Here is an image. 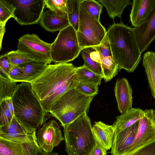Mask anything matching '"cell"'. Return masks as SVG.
<instances>
[{
	"mask_svg": "<svg viewBox=\"0 0 155 155\" xmlns=\"http://www.w3.org/2000/svg\"><path fill=\"white\" fill-rule=\"evenodd\" d=\"M144 111L140 108H131L127 112L116 117L112 125L114 132L128 127L137 122L143 116Z\"/></svg>",
	"mask_w": 155,
	"mask_h": 155,
	"instance_id": "obj_21",
	"label": "cell"
},
{
	"mask_svg": "<svg viewBox=\"0 0 155 155\" xmlns=\"http://www.w3.org/2000/svg\"><path fill=\"white\" fill-rule=\"evenodd\" d=\"M105 27L87 11L80 0L78 27L76 34L82 50L99 45L106 35Z\"/></svg>",
	"mask_w": 155,
	"mask_h": 155,
	"instance_id": "obj_7",
	"label": "cell"
},
{
	"mask_svg": "<svg viewBox=\"0 0 155 155\" xmlns=\"http://www.w3.org/2000/svg\"><path fill=\"white\" fill-rule=\"evenodd\" d=\"M37 155H58V154L55 152H46L41 150Z\"/></svg>",
	"mask_w": 155,
	"mask_h": 155,
	"instance_id": "obj_42",
	"label": "cell"
},
{
	"mask_svg": "<svg viewBox=\"0 0 155 155\" xmlns=\"http://www.w3.org/2000/svg\"><path fill=\"white\" fill-rule=\"evenodd\" d=\"M0 136L2 137L22 144L29 140L36 130L32 131L26 128L14 116L10 124L0 128Z\"/></svg>",
	"mask_w": 155,
	"mask_h": 155,
	"instance_id": "obj_15",
	"label": "cell"
},
{
	"mask_svg": "<svg viewBox=\"0 0 155 155\" xmlns=\"http://www.w3.org/2000/svg\"><path fill=\"white\" fill-rule=\"evenodd\" d=\"M76 74L78 82L98 87L101 84L102 75L94 72L84 65L77 67Z\"/></svg>",
	"mask_w": 155,
	"mask_h": 155,
	"instance_id": "obj_24",
	"label": "cell"
},
{
	"mask_svg": "<svg viewBox=\"0 0 155 155\" xmlns=\"http://www.w3.org/2000/svg\"><path fill=\"white\" fill-rule=\"evenodd\" d=\"M114 90L120 112H127L132 108L133 103L132 90L128 81L125 78L117 79Z\"/></svg>",
	"mask_w": 155,
	"mask_h": 155,
	"instance_id": "obj_16",
	"label": "cell"
},
{
	"mask_svg": "<svg viewBox=\"0 0 155 155\" xmlns=\"http://www.w3.org/2000/svg\"><path fill=\"white\" fill-rule=\"evenodd\" d=\"M22 73V70L19 65H12L8 75L9 79L14 82L16 79Z\"/></svg>",
	"mask_w": 155,
	"mask_h": 155,
	"instance_id": "obj_38",
	"label": "cell"
},
{
	"mask_svg": "<svg viewBox=\"0 0 155 155\" xmlns=\"http://www.w3.org/2000/svg\"><path fill=\"white\" fill-rule=\"evenodd\" d=\"M94 97L83 94L75 88L71 89L57 100L49 113L63 127L87 113Z\"/></svg>",
	"mask_w": 155,
	"mask_h": 155,
	"instance_id": "obj_5",
	"label": "cell"
},
{
	"mask_svg": "<svg viewBox=\"0 0 155 155\" xmlns=\"http://www.w3.org/2000/svg\"><path fill=\"white\" fill-rule=\"evenodd\" d=\"M15 9L9 0H0V22L6 24L10 18H13Z\"/></svg>",
	"mask_w": 155,
	"mask_h": 155,
	"instance_id": "obj_30",
	"label": "cell"
},
{
	"mask_svg": "<svg viewBox=\"0 0 155 155\" xmlns=\"http://www.w3.org/2000/svg\"><path fill=\"white\" fill-rule=\"evenodd\" d=\"M5 54L10 63L14 65L36 61L27 53L18 49L9 51Z\"/></svg>",
	"mask_w": 155,
	"mask_h": 155,
	"instance_id": "obj_28",
	"label": "cell"
},
{
	"mask_svg": "<svg viewBox=\"0 0 155 155\" xmlns=\"http://www.w3.org/2000/svg\"><path fill=\"white\" fill-rule=\"evenodd\" d=\"M143 64L152 95L155 98V53L147 51L144 54Z\"/></svg>",
	"mask_w": 155,
	"mask_h": 155,
	"instance_id": "obj_22",
	"label": "cell"
},
{
	"mask_svg": "<svg viewBox=\"0 0 155 155\" xmlns=\"http://www.w3.org/2000/svg\"><path fill=\"white\" fill-rule=\"evenodd\" d=\"M14 116L26 128L35 131L50 117L42 108L30 83L18 84L11 97Z\"/></svg>",
	"mask_w": 155,
	"mask_h": 155,
	"instance_id": "obj_3",
	"label": "cell"
},
{
	"mask_svg": "<svg viewBox=\"0 0 155 155\" xmlns=\"http://www.w3.org/2000/svg\"><path fill=\"white\" fill-rule=\"evenodd\" d=\"M80 0H67V18L70 24L77 32L79 19V5Z\"/></svg>",
	"mask_w": 155,
	"mask_h": 155,
	"instance_id": "obj_26",
	"label": "cell"
},
{
	"mask_svg": "<svg viewBox=\"0 0 155 155\" xmlns=\"http://www.w3.org/2000/svg\"><path fill=\"white\" fill-rule=\"evenodd\" d=\"M36 135L39 147L46 152H52L64 140L59 125L53 120L45 123Z\"/></svg>",
	"mask_w": 155,
	"mask_h": 155,
	"instance_id": "obj_11",
	"label": "cell"
},
{
	"mask_svg": "<svg viewBox=\"0 0 155 155\" xmlns=\"http://www.w3.org/2000/svg\"><path fill=\"white\" fill-rule=\"evenodd\" d=\"M106 9L109 17L114 20L116 17L121 18L124 8L131 5L130 0H98Z\"/></svg>",
	"mask_w": 155,
	"mask_h": 155,
	"instance_id": "obj_23",
	"label": "cell"
},
{
	"mask_svg": "<svg viewBox=\"0 0 155 155\" xmlns=\"http://www.w3.org/2000/svg\"><path fill=\"white\" fill-rule=\"evenodd\" d=\"M107 151L95 140V146L91 155H107Z\"/></svg>",
	"mask_w": 155,
	"mask_h": 155,
	"instance_id": "obj_39",
	"label": "cell"
},
{
	"mask_svg": "<svg viewBox=\"0 0 155 155\" xmlns=\"http://www.w3.org/2000/svg\"><path fill=\"white\" fill-rule=\"evenodd\" d=\"M47 65L45 63L33 61L19 65L21 69L22 73L14 82L31 83L41 75Z\"/></svg>",
	"mask_w": 155,
	"mask_h": 155,
	"instance_id": "obj_20",
	"label": "cell"
},
{
	"mask_svg": "<svg viewBox=\"0 0 155 155\" xmlns=\"http://www.w3.org/2000/svg\"><path fill=\"white\" fill-rule=\"evenodd\" d=\"M18 50L29 55L35 61L50 64L51 43L41 40L35 34L23 35L18 39Z\"/></svg>",
	"mask_w": 155,
	"mask_h": 155,
	"instance_id": "obj_9",
	"label": "cell"
},
{
	"mask_svg": "<svg viewBox=\"0 0 155 155\" xmlns=\"http://www.w3.org/2000/svg\"><path fill=\"white\" fill-rule=\"evenodd\" d=\"M0 155H26L22 144L0 136Z\"/></svg>",
	"mask_w": 155,
	"mask_h": 155,
	"instance_id": "obj_25",
	"label": "cell"
},
{
	"mask_svg": "<svg viewBox=\"0 0 155 155\" xmlns=\"http://www.w3.org/2000/svg\"><path fill=\"white\" fill-rule=\"evenodd\" d=\"M131 5L130 20L136 27L144 23L155 9V0H133Z\"/></svg>",
	"mask_w": 155,
	"mask_h": 155,
	"instance_id": "obj_17",
	"label": "cell"
},
{
	"mask_svg": "<svg viewBox=\"0 0 155 155\" xmlns=\"http://www.w3.org/2000/svg\"><path fill=\"white\" fill-rule=\"evenodd\" d=\"M12 65L5 54L0 55V74L1 76L9 79L8 75Z\"/></svg>",
	"mask_w": 155,
	"mask_h": 155,
	"instance_id": "obj_36",
	"label": "cell"
},
{
	"mask_svg": "<svg viewBox=\"0 0 155 155\" xmlns=\"http://www.w3.org/2000/svg\"><path fill=\"white\" fill-rule=\"evenodd\" d=\"M6 25V24H2V23H1L0 22V25Z\"/></svg>",
	"mask_w": 155,
	"mask_h": 155,
	"instance_id": "obj_43",
	"label": "cell"
},
{
	"mask_svg": "<svg viewBox=\"0 0 155 155\" xmlns=\"http://www.w3.org/2000/svg\"><path fill=\"white\" fill-rule=\"evenodd\" d=\"M139 121V126L134 140L126 155L134 152L155 142V110L152 109L144 110Z\"/></svg>",
	"mask_w": 155,
	"mask_h": 155,
	"instance_id": "obj_10",
	"label": "cell"
},
{
	"mask_svg": "<svg viewBox=\"0 0 155 155\" xmlns=\"http://www.w3.org/2000/svg\"><path fill=\"white\" fill-rule=\"evenodd\" d=\"M113 59L119 71L133 72L141 59V53L133 28L122 23H114L107 31Z\"/></svg>",
	"mask_w": 155,
	"mask_h": 155,
	"instance_id": "obj_2",
	"label": "cell"
},
{
	"mask_svg": "<svg viewBox=\"0 0 155 155\" xmlns=\"http://www.w3.org/2000/svg\"><path fill=\"white\" fill-rule=\"evenodd\" d=\"M133 29L142 54L147 49L155 38V9L152 12L144 23L134 27Z\"/></svg>",
	"mask_w": 155,
	"mask_h": 155,
	"instance_id": "obj_14",
	"label": "cell"
},
{
	"mask_svg": "<svg viewBox=\"0 0 155 155\" xmlns=\"http://www.w3.org/2000/svg\"><path fill=\"white\" fill-rule=\"evenodd\" d=\"M75 88L80 93L89 96L94 97L98 92V86L80 82Z\"/></svg>",
	"mask_w": 155,
	"mask_h": 155,
	"instance_id": "obj_35",
	"label": "cell"
},
{
	"mask_svg": "<svg viewBox=\"0 0 155 155\" xmlns=\"http://www.w3.org/2000/svg\"><path fill=\"white\" fill-rule=\"evenodd\" d=\"M139 121L126 129L114 132L110 151L111 155H126L137 133Z\"/></svg>",
	"mask_w": 155,
	"mask_h": 155,
	"instance_id": "obj_13",
	"label": "cell"
},
{
	"mask_svg": "<svg viewBox=\"0 0 155 155\" xmlns=\"http://www.w3.org/2000/svg\"><path fill=\"white\" fill-rule=\"evenodd\" d=\"M131 155H155V142L142 147Z\"/></svg>",
	"mask_w": 155,
	"mask_h": 155,
	"instance_id": "obj_37",
	"label": "cell"
},
{
	"mask_svg": "<svg viewBox=\"0 0 155 155\" xmlns=\"http://www.w3.org/2000/svg\"><path fill=\"white\" fill-rule=\"evenodd\" d=\"M39 23L45 30L51 32L60 31L70 25L67 17L57 15L49 9L43 12Z\"/></svg>",
	"mask_w": 155,
	"mask_h": 155,
	"instance_id": "obj_18",
	"label": "cell"
},
{
	"mask_svg": "<svg viewBox=\"0 0 155 155\" xmlns=\"http://www.w3.org/2000/svg\"><path fill=\"white\" fill-rule=\"evenodd\" d=\"M14 116L8 109L4 100L0 104V128L8 125Z\"/></svg>",
	"mask_w": 155,
	"mask_h": 155,
	"instance_id": "obj_34",
	"label": "cell"
},
{
	"mask_svg": "<svg viewBox=\"0 0 155 155\" xmlns=\"http://www.w3.org/2000/svg\"><path fill=\"white\" fill-rule=\"evenodd\" d=\"M67 0H45L48 9L59 15L67 17Z\"/></svg>",
	"mask_w": 155,
	"mask_h": 155,
	"instance_id": "obj_29",
	"label": "cell"
},
{
	"mask_svg": "<svg viewBox=\"0 0 155 155\" xmlns=\"http://www.w3.org/2000/svg\"><path fill=\"white\" fill-rule=\"evenodd\" d=\"M88 12L94 18L100 21V16L103 5L94 0H81Z\"/></svg>",
	"mask_w": 155,
	"mask_h": 155,
	"instance_id": "obj_31",
	"label": "cell"
},
{
	"mask_svg": "<svg viewBox=\"0 0 155 155\" xmlns=\"http://www.w3.org/2000/svg\"><path fill=\"white\" fill-rule=\"evenodd\" d=\"M63 127L65 150L68 155H91L95 140L87 113Z\"/></svg>",
	"mask_w": 155,
	"mask_h": 155,
	"instance_id": "obj_4",
	"label": "cell"
},
{
	"mask_svg": "<svg viewBox=\"0 0 155 155\" xmlns=\"http://www.w3.org/2000/svg\"><path fill=\"white\" fill-rule=\"evenodd\" d=\"M5 25H0V51L2 47V40L5 32Z\"/></svg>",
	"mask_w": 155,
	"mask_h": 155,
	"instance_id": "obj_40",
	"label": "cell"
},
{
	"mask_svg": "<svg viewBox=\"0 0 155 155\" xmlns=\"http://www.w3.org/2000/svg\"><path fill=\"white\" fill-rule=\"evenodd\" d=\"M16 83L0 74V104L5 99L11 97L17 86Z\"/></svg>",
	"mask_w": 155,
	"mask_h": 155,
	"instance_id": "obj_27",
	"label": "cell"
},
{
	"mask_svg": "<svg viewBox=\"0 0 155 155\" xmlns=\"http://www.w3.org/2000/svg\"><path fill=\"white\" fill-rule=\"evenodd\" d=\"M92 130L95 140L107 150L111 149L114 133L112 125L96 122Z\"/></svg>",
	"mask_w": 155,
	"mask_h": 155,
	"instance_id": "obj_19",
	"label": "cell"
},
{
	"mask_svg": "<svg viewBox=\"0 0 155 155\" xmlns=\"http://www.w3.org/2000/svg\"><path fill=\"white\" fill-rule=\"evenodd\" d=\"M94 47L98 52V64L102 78L107 82L117 75L119 71L113 59L107 35L100 45Z\"/></svg>",
	"mask_w": 155,
	"mask_h": 155,
	"instance_id": "obj_12",
	"label": "cell"
},
{
	"mask_svg": "<svg viewBox=\"0 0 155 155\" xmlns=\"http://www.w3.org/2000/svg\"><path fill=\"white\" fill-rule=\"evenodd\" d=\"M77 67L70 63L46 65L41 75L32 81L33 91L44 110L49 113L57 100L78 82Z\"/></svg>",
	"mask_w": 155,
	"mask_h": 155,
	"instance_id": "obj_1",
	"label": "cell"
},
{
	"mask_svg": "<svg viewBox=\"0 0 155 155\" xmlns=\"http://www.w3.org/2000/svg\"><path fill=\"white\" fill-rule=\"evenodd\" d=\"M7 107L9 111L14 116V110L12 101L11 98H9L5 100Z\"/></svg>",
	"mask_w": 155,
	"mask_h": 155,
	"instance_id": "obj_41",
	"label": "cell"
},
{
	"mask_svg": "<svg viewBox=\"0 0 155 155\" xmlns=\"http://www.w3.org/2000/svg\"><path fill=\"white\" fill-rule=\"evenodd\" d=\"M80 53L84 61V65L94 72L101 75V69L99 64L91 59L90 57L89 47L82 50Z\"/></svg>",
	"mask_w": 155,
	"mask_h": 155,
	"instance_id": "obj_32",
	"label": "cell"
},
{
	"mask_svg": "<svg viewBox=\"0 0 155 155\" xmlns=\"http://www.w3.org/2000/svg\"><path fill=\"white\" fill-rule=\"evenodd\" d=\"M0 134H1V132H0Z\"/></svg>",
	"mask_w": 155,
	"mask_h": 155,
	"instance_id": "obj_44",
	"label": "cell"
},
{
	"mask_svg": "<svg viewBox=\"0 0 155 155\" xmlns=\"http://www.w3.org/2000/svg\"><path fill=\"white\" fill-rule=\"evenodd\" d=\"M82 49L76 31L71 25L59 31L51 43L50 58L54 64L68 63L77 58Z\"/></svg>",
	"mask_w": 155,
	"mask_h": 155,
	"instance_id": "obj_6",
	"label": "cell"
},
{
	"mask_svg": "<svg viewBox=\"0 0 155 155\" xmlns=\"http://www.w3.org/2000/svg\"><path fill=\"white\" fill-rule=\"evenodd\" d=\"M21 144L26 155H37L42 150L38 144L36 131L29 140Z\"/></svg>",
	"mask_w": 155,
	"mask_h": 155,
	"instance_id": "obj_33",
	"label": "cell"
},
{
	"mask_svg": "<svg viewBox=\"0 0 155 155\" xmlns=\"http://www.w3.org/2000/svg\"><path fill=\"white\" fill-rule=\"evenodd\" d=\"M15 9L13 18L21 25L39 22L45 6V0H9Z\"/></svg>",
	"mask_w": 155,
	"mask_h": 155,
	"instance_id": "obj_8",
	"label": "cell"
}]
</instances>
